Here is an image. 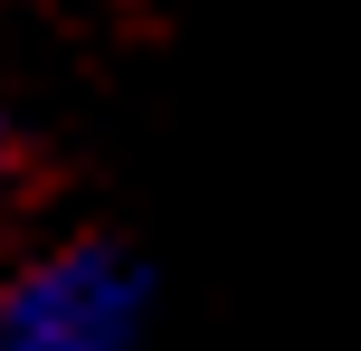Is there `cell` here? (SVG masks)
Segmentation results:
<instances>
[{"instance_id":"1","label":"cell","mask_w":361,"mask_h":351,"mask_svg":"<svg viewBox=\"0 0 361 351\" xmlns=\"http://www.w3.org/2000/svg\"><path fill=\"white\" fill-rule=\"evenodd\" d=\"M152 323V276L114 238L38 247L0 276V351H133Z\"/></svg>"},{"instance_id":"2","label":"cell","mask_w":361,"mask_h":351,"mask_svg":"<svg viewBox=\"0 0 361 351\" xmlns=\"http://www.w3.org/2000/svg\"><path fill=\"white\" fill-rule=\"evenodd\" d=\"M10 152H19V133H10V114H0V171H10Z\"/></svg>"}]
</instances>
